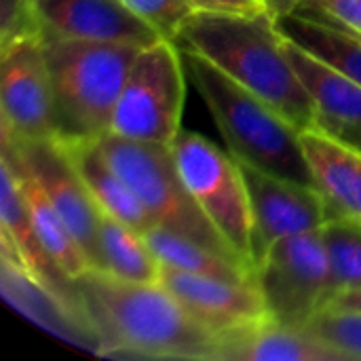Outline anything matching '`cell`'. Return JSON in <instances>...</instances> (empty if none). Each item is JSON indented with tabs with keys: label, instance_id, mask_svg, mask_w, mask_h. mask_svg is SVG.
Wrapping results in <instances>:
<instances>
[{
	"label": "cell",
	"instance_id": "6da1fadb",
	"mask_svg": "<svg viewBox=\"0 0 361 361\" xmlns=\"http://www.w3.org/2000/svg\"><path fill=\"white\" fill-rule=\"evenodd\" d=\"M76 319L102 357L216 361L220 336L161 283H133L89 269L72 279Z\"/></svg>",
	"mask_w": 361,
	"mask_h": 361
},
{
	"label": "cell",
	"instance_id": "7a4b0ae2",
	"mask_svg": "<svg viewBox=\"0 0 361 361\" xmlns=\"http://www.w3.org/2000/svg\"><path fill=\"white\" fill-rule=\"evenodd\" d=\"M176 44L192 51L254 91L298 131L315 129V106L302 87L288 53L275 15L195 11L182 25Z\"/></svg>",
	"mask_w": 361,
	"mask_h": 361
},
{
	"label": "cell",
	"instance_id": "3957f363",
	"mask_svg": "<svg viewBox=\"0 0 361 361\" xmlns=\"http://www.w3.org/2000/svg\"><path fill=\"white\" fill-rule=\"evenodd\" d=\"M182 55L190 82L237 161L279 178L317 186L305 157L302 131L203 55L192 51H182Z\"/></svg>",
	"mask_w": 361,
	"mask_h": 361
},
{
	"label": "cell",
	"instance_id": "277c9868",
	"mask_svg": "<svg viewBox=\"0 0 361 361\" xmlns=\"http://www.w3.org/2000/svg\"><path fill=\"white\" fill-rule=\"evenodd\" d=\"M40 36L51 74L57 135L108 133L121 89L142 47L70 40L42 32Z\"/></svg>",
	"mask_w": 361,
	"mask_h": 361
},
{
	"label": "cell",
	"instance_id": "5b68a950",
	"mask_svg": "<svg viewBox=\"0 0 361 361\" xmlns=\"http://www.w3.org/2000/svg\"><path fill=\"white\" fill-rule=\"evenodd\" d=\"M97 144L144 205L154 226L237 258L186 188L169 144L135 142L110 131L99 135Z\"/></svg>",
	"mask_w": 361,
	"mask_h": 361
},
{
	"label": "cell",
	"instance_id": "8992f818",
	"mask_svg": "<svg viewBox=\"0 0 361 361\" xmlns=\"http://www.w3.org/2000/svg\"><path fill=\"white\" fill-rule=\"evenodd\" d=\"M192 199L231 252L254 271V220L239 161L209 137L182 129L169 144Z\"/></svg>",
	"mask_w": 361,
	"mask_h": 361
},
{
	"label": "cell",
	"instance_id": "52a82bcc",
	"mask_svg": "<svg viewBox=\"0 0 361 361\" xmlns=\"http://www.w3.org/2000/svg\"><path fill=\"white\" fill-rule=\"evenodd\" d=\"M186 66L180 47L159 38L140 49L118 102L110 133L146 144H171L182 131Z\"/></svg>",
	"mask_w": 361,
	"mask_h": 361
},
{
	"label": "cell",
	"instance_id": "ba28073f",
	"mask_svg": "<svg viewBox=\"0 0 361 361\" xmlns=\"http://www.w3.org/2000/svg\"><path fill=\"white\" fill-rule=\"evenodd\" d=\"M256 286L277 324L305 328L330 305V267L322 228L283 237L254 269Z\"/></svg>",
	"mask_w": 361,
	"mask_h": 361
},
{
	"label": "cell",
	"instance_id": "9c48e42d",
	"mask_svg": "<svg viewBox=\"0 0 361 361\" xmlns=\"http://www.w3.org/2000/svg\"><path fill=\"white\" fill-rule=\"evenodd\" d=\"M0 114L2 135L17 140L57 135L51 74L36 23L0 36Z\"/></svg>",
	"mask_w": 361,
	"mask_h": 361
},
{
	"label": "cell",
	"instance_id": "30bf717a",
	"mask_svg": "<svg viewBox=\"0 0 361 361\" xmlns=\"http://www.w3.org/2000/svg\"><path fill=\"white\" fill-rule=\"evenodd\" d=\"M2 154L25 169L44 190L70 233L76 237L91 269L102 271L99 216L74 165L63 152L57 135L47 140H17L2 135Z\"/></svg>",
	"mask_w": 361,
	"mask_h": 361
},
{
	"label": "cell",
	"instance_id": "8fae6325",
	"mask_svg": "<svg viewBox=\"0 0 361 361\" xmlns=\"http://www.w3.org/2000/svg\"><path fill=\"white\" fill-rule=\"evenodd\" d=\"M0 245L2 264L11 271L27 277L49 300H53L72 322L76 319V307L72 296V279L57 267V262L44 250L32 216L25 205V197L19 178L6 157L0 154ZM82 330V328H80Z\"/></svg>",
	"mask_w": 361,
	"mask_h": 361
},
{
	"label": "cell",
	"instance_id": "7c38bea8",
	"mask_svg": "<svg viewBox=\"0 0 361 361\" xmlns=\"http://www.w3.org/2000/svg\"><path fill=\"white\" fill-rule=\"evenodd\" d=\"M254 220V269L283 237L322 228L334 212L317 186H307L241 163Z\"/></svg>",
	"mask_w": 361,
	"mask_h": 361
},
{
	"label": "cell",
	"instance_id": "4fadbf2b",
	"mask_svg": "<svg viewBox=\"0 0 361 361\" xmlns=\"http://www.w3.org/2000/svg\"><path fill=\"white\" fill-rule=\"evenodd\" d=\"M159 283L220 338L271 319L256 281L205 277L161 264Z\"/></svg>",
	"mask_w": 361,
	"mask_h": 361
},
{
	"label": "cell",
	"instance_id": "5bb4252c",
	"mask_svg": "<svg viewBox=\"0 0 361 361\" xmlns=\"http://www.w3.org/2000/svg\"><path fill=\"white\" fill-rule=\"evenodd\" d=\"M27 4L32 21L49 36L137 47L161 38L121 0H27Z\"/></svg>",
	"mask_w": 361,
	"mask_h": 361
},
{
	"label": "cell",
	"instance_id": "9a60e30c",
	"mask_svg": "<svg viewBox=\"0 0 361 361\" xmlns=\"http://www.w3.org/2000/svg\"><path fill=\"white\" fill-rule=\"evenodd\" d=\"M283 47L315 106V129H322L345 144H353L361 135L360 82L288 38H283Z\"/></svg>",
	"mask_w": 361,
	"mask_h": 361
},
{
	"label": "cell",
	"instance_id": "2e32d148",
	"mask_svg": "<svg viewBox=\"0 0 361 361\" xmlns=\"http://www.w3.org/2000/svg\"><path fill=\"white\" fill-rule=\"evenodd\" d=\"M216 361H353L307 328L264 319L222 336Z\"/></svg>",
	"mask_w": 361,
	"mask_h": 361
},
{
	"label": "cell",
	"instance_id": "e0dca14e",
	"mask_svg": "<svg viewBox=\"0 0 361 361\" xmlns=\"http://www.w3.org/2000/svg\"><path fill=\"white\" fill-rule=\"evenodd\" d=\"M63 152L74 165L78 178L82 180L89 197L97 209L106 216H112L140 233H146L154 226L144 205L137 201L129 184L118 176L102 152L97 137H63L57 135Z\"/></svg>",
	"mask_w": 361,
	"mask_h": 361
},
{
	"label": "cell",
	"instance_id": "ac0fdd59",
	"mask_svg": "<svg viewBox=\"0 0 361 361\" xmlns=\"http://www.w3.org/2000/svg\"><path fill=\"white\" fill-rule=\"evenodd\" d=\"M305 157L317 188L336 216H361V152L343 140L322 131L300 133Z\"/></svg>",
	"mask_w": 361,
	"mask_h": 361
},
{
	"label": "cell",
	"instance_id": "d6986e66",
	"mask_svg": "<svg viewBox=\"0 0 361 361\" xmlns=\"http://www.w3.org/2000/svg\"><path fill=\"white\" fill-rule=\"evenodd\" d=\"M279 34L361 85V34L309 8L275 17Z\"/></svg>",
	"mask_w": 361,
	"mask_h": 361
},
{
	"label": "cell",
	"instance_id": "ffe728a7",
	"mask_svg": "<svg viewBox=\"0 0 361 361\" xmlns=\"http://www.w3.org/2000/svg\"><path fill=\"white\" fill-rule=\"evenodd\" d=\"M150 250L159 258L161 264L205 275V277H218V279H231V281H256L254 271L245 267L241 260L220 254L207 245H201L188 237H182L178 233H171L161 226H152L144 233Z\"/></svg>",
	"mask_w": 361,
	"mask_h": 361
},
{
	"label": "cell",
	"instance_id": "44dd1931",
	"mask_svg": "<svg viewBox=\"0 0 361 361\" xmlns=\"http://www.w3.org/2000/svg\"><path fill=\"white\" fill-rule=\"evenodd\" d=\"M2 157H6V154H2ZM8 163L13 165V169L19 178L27 212L32 216L34 228H36L44 250L70 279H76L78 275H82L85 271L91 269L76 237L70 233V228L66 226V222L61 220V216L57 214V209L53 207V203L49 201L44 190L40 188V184L25 169L17 167L11 159H8Z\"/></svg>",
	"mask_w": 361,
	"mask_h": 361
},
{
	"label": "cell",
	"instance_id": "7402d4cb",
	"mask_svg": "<svg viewBox=\"0 0 361 361\" xmlns=\"http://www.w3.org/2000/svg\"><path fill=\"white\" fill-rule=\"evenodd\" d=\"M99 250L102 271L123 281L159 283L161 262L150 250L144 233L102 214L99 216Z\"/></svg>",
	"mask_w": 361,
	"mask_h": 361
},
{
	"label": "cell",
	"instance_id": "603a6c76",
	"mask_svg": "<svg viewBox=\"0 0 361 361\" xmlns=\"http://www.w3.org/2000/svg\"><path fill=\"white\" fill-rule=\"evenodd\" d=\"M328 267H330V302L351 290L361 288V220L336 216L322 226Z\"/></svg>",
	"mask_w": 361,
	"mask_h": 361
},
{
	"label": "cell",
	"instance_id": "cb8c5ba5",
	"mask_svg": "<svg viewBox=\"0 0 361 361\" xmlns=\"http://www.w3.org/2000/svg\"><path fill=\"white\" fill-rule=\"evenodd\" d=\"M305 328L351 355L353 361H361V313L324 309Z\"/></svg>",
	"mask_w": 361,
	"mask_h": 361
},
{
	"label": "cell",
	"instance_id": "d4e9b609",
	"mask_svg": "<svg viewBox=\"0 0 361 361\" xmlns=\"http://www.w3.org/2000/svg\"><path fill=\"white\" fill-rule=\"evenodd\" d=\"M137 19L152 27L163 40L176 42L182 25L197 11L190 0H121Z\"/></svg>",
	"mask_w": 361,
	"mask_h": 361
},
{
	"label": "cell",
	"instance_id": "484cf974",
	"mask_svg": "<svg viewBox=\"0 0 361 361\" xmlns=\"http://www.w3.org/2000/svg\"><path fill=\"white\" fill-rule=\"evenodd\" d=\"M302 6H309L361 34V0H305Z\"/></svg>",
	"mask_w": 361,
	"mask_h": 361
},
{
	"label": "cell",
	"instance_id": "4316f807",
	"mask_svg": "<svg viewBox=\"0 0 361 361\" xmlns=\"http://www.w3.org/2000/svg\"><path fill=\"white\" fill-rule=\"evenodd\" d=\"M197 11L212 13H256L264 11L267 4L262 0H190Z\"/></svg>",
	"mask_w": 361,
	"mask_h": 361
},
{
	"label": "cell",
	"instance_id": "83f0119b",
	"mask_svg": "<svg viewBox=\"0 0 361 361\" xmlns=\"http://www.w3.org/2000/svg\"><path fill=\"white\" fill-rule=\"evenodd\" d=\"M326 309H341V311H355V313H361V288L360 290H351V292H345V294L336 296Z\"/></svg>",
	"mask_w": 361,
	"mask_h": 361
},
{
	"label": "cell",
	"instance_id": "f1b7e54d",
	"mask_svg": "<svg viewBox=\"0 0 361 361\" xmlns=\"http://www.w3.org/2000/svg\"><path fill=\"white\" fill-rule=\"evenodd\" d=\"M302 4H305V0H267V8H269L275 17L290 15V13L298 11Z\"/></svg>",
	"mask_w": 361,
	"mask_h": 361
},
{
	"label": "cell",
	"instance_id": "f546056e",
	"mask_svg": "<svg viewBox=\"0 0 361 361\" xmlns=\"http://www.w3.org/2000/svg\"><path fill=\"white\" fill-rule=\"evenodd\" d=\"M349 146L357 148V150H360V152H361V135H360V137H357V140H355V142H353V144H349Z\"/></svg>",
	"mask_w": 361,
	"mask_h": 361
},
{
	"label": "cell",
	"instance_id": "4dcf8cb0",
	"mask_svg": "<svg viewBox=\"0 0 361 361\" xmlns=\"http://www.w3.org/2000/svg\"><path fill=\"white\" fill-rule=\"evenodd\" d=\"M262 2H264V4H267V0H262Z\"/></svg>",
	"mask_w": 361,
	"mask_h": 361
}]
</instances>
